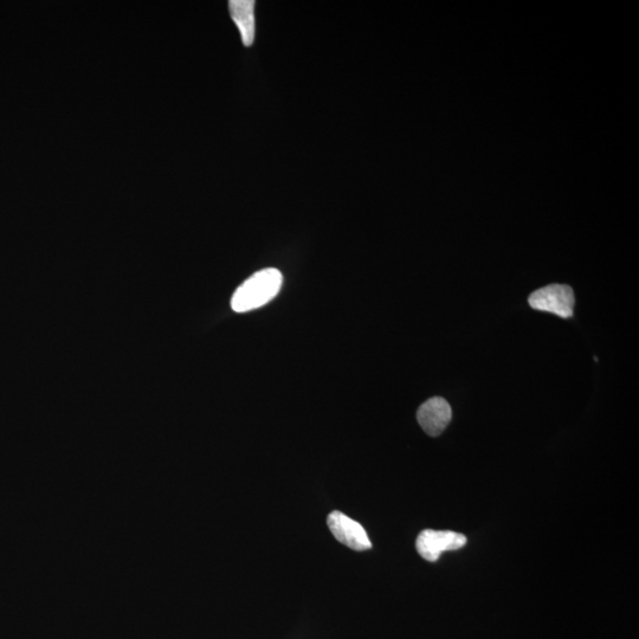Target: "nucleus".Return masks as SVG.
Returning <instances> with one entry per match:
<instances>
[{
    "instance_id": "5",
    "label": "nucleus",
    "mask_w": 639,
    "mask_h": 639,
    "mask_svg": "<svg viewBox=\"0 0 639 639\" xmlns=\"http://www.w3.org/2000/svg\"><path fill=\"white\" fill-rule=\"evenodd\" d=\"M451 418H453V411L447 400L442 397L426 400L417 412L419 425L431 437L440 436L447 429Z\"/></svg>"
},
{
    "instance_id": "4",
    "label": "nucleus",
    "mask_w": 639,
    "mask_h": 639,
    "mask_svg": "<svg viewBox=\"0 0 639 639\" xmlns=\"http://www.w3.org/2000/svg\"><path fill=\"white\" fill-rule=\"evenodd\" d=\"M327 525L334 538L353 551L363 552L372 547L364 527L344 513L335 511L329 514Z\"/></svg>"
},
{
    "instance_id": "1",
    "label": "nucleus",
    "mask_w": 639,
    "mask_h": 639,
    "mask_svg": "<svg viewBox=\"0 0 639 639\" xmlns=\"http://www.w3.org/2000/svg\"><path fill=\"white\" fill-rule=\"evenodd\" d=\"M283 276L280 270L267 268L257 271L237 288L231 307L237 313H247L267 305L280 293Z\"/></svg>"
},
{
    "instance_id": "2",
    "label": "nucleus",
    "mask_w": 639,
    "mask_h": 639,
    "mask_svg": "<svg viewBox=\"0 0 639 639\" xmlns=\"http://www.w3.org/2000/svg\"><path fill=\"white\" fill-rule=\"evenodd\" d=\"M529 306L535 311L552 313L563 319L573 316L574 298L573 289L566 284H550V286L535 290L529 296Z\"/></svg>"
},
{
    "instance_id": "3",
    "label": "nucleus",
    "mask_w": 639,
    "mask_h": 639,
    "mask_svg": "<svg viewBox=\"0 0 639 639\" xmlns=\"http://www.w3.org/2000/svg\"><path fill=\"white\" fill-rule=\"evenodd\" d=\"M466 544L467 538L462 534L434 529H425L416 541L419 555L430 563L440 559L443 552L461 550Z\"/></svg>"
},
{
    "instance_id": "6",
    "label": "nucleus",
    "mask_w": 639,
    "mask_h": 639,
    "mask_svg": "<svg viewBox=\"0 0 639 639\" xmlns=\"http://www.w3.org/2000/svg\"><path fill=\"white\" fill-rule=\"evenodd\" d=\"M255 2L253 0H232L229 3L230 16L237 25L245 47L255 41Z\"/></svg>"
}]
</instances>
